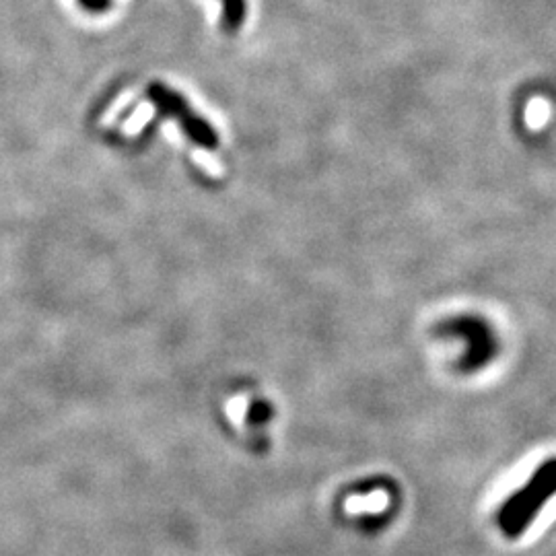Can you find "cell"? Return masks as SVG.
Masks as SVG:
<instances>
[{
	"label": "cell",
	"mask_w": 556,
	"mask_h": 556,
	"mask_svg": "<svg viewBox=\"0 0 556 556\" xmlns=\"http://www.w3.org/2000/svg\"><path fill=\"white\" fill-rule=\"evenodd\" d=\"M147 97L161 116L178 122L180 130L194 145L206 151H215L219 147V134L215 126L204 120L198 112H194V108L182 93H178L176 89H169L163 83H151L147 89Z\"/></svg>",
	"instance_id": "2"
},
{
	"label": "cell",
	"mask_w": 556,
	"mask_h": 556,
	"mask_svg": "<svg viewBox=\"0 0 556 556\" xmlns=\"http://www.w3.org/2000/svg\"><path fill=\"white\" fill-rule=\"evenodd\" d=\"M221 3V27L233 36L237 33L248 17V3L246 0H219Z\"/></svg>",
	"instance_id": "3"
},
{
	"label": "cell",
	"mask_w": 556,
	"mask_h": 556,
	"mask_svg": "<svg viewBox=\"0 0 556 556\" xmlns=\"http://www.w3.org/2000/svg\"><path fill=\"white\" fill-rule=\"evenodd\" d=\"M79 5L89 13H103L110 9L112 0H79Z\"/></svg>",
	"instance_id": "4"
},
{
	"label": "cell",
	"mask_w": 556,
	"mask_h": 556,
	"mask_svg": "<svg viewBox=\"0 0 556 556\" xmlns=\"http://www.w3.org/2000/svg\"><path fill=\"white\" fill-rule=\"evenodd\" d=\"M556 495V458L546 460L524 489L515 491L499 511V528L507 538H517L528 530L534 517Z\"/></svg>",
	"instance_id": "1"
}]
</instances>
